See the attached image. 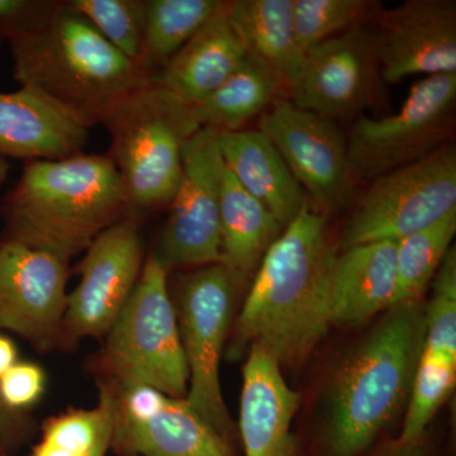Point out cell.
<instances>
[{
	"label": "cell",
	"mask_w": 456,
	"mask_h": 456,
	"mask_svg": "<svg viewBox=\"0 0 456 456\" xmlns=\"http://www.w3.org/2000/svg\"><path fill=\"white\" fill-rule=\"evenodd\" d=\"M51 0H0V44L28 26Z\"/></svg>",
	"instance_id": "cell-33"
},
{
	"label": "cell",
	"mask_w": 456,
	"mask_h": 456,
	"mask_svg": "<svg viewBox=\"0 0 456 456\" xmlns=\"http://www.w3.org/2000/svg\"><path fill=\"white\" fill-rule=\"evenodd\" d=\"M90 126L38 90L0 92V158L61 160L83 152Z\"/></svg>",
	"instance_id": "cell-17"
},
{
	"label": "cell",
	"mask_w": 456,
	"mask_h": 456,
	"mask_svg": "<svg viewBox=\"0 0 456 456\" xmlns=\"http://www.w3.org/2000/svg\"><path fill=\"white\" fill-rule=\"evenodd\" d=\"M455 107L456 73L432 75L412 86L398 112L358 117L346 139L354 178L371 182L452 143Z\"/></svg>",
	"instance_id": "cell-9"
},
{
	"label": "cell",
	"mask_w": 456,
	"mask_h": 456,
	"mask_svg": "<svg viewBox=\"0 0 456 456\" xmlns=\"http://www.w3.org/2000/svg\"><path fill=\"white\" fill-rule=\"evenodd\" d=\"M5 239L70 261L132 215L127 191L108 155L27 161L3 204Z\"/></svg>",
	"instance_id": "cell-2"
},
{
	"label": "cell",
	"mask_w": 456,
	"mask_h": 456,
	"mask_svg": "<svg viewBox=\"0 0 456 456\" xmlns=\"http://www.w3.org/2000/svg\"><path fill=\"white\" fill-rule=\"evenodd\" d=\"M424 346L434 355L456 360V251L450 248L435 274L424 308Z\"/></svg>",
	"instance_id": "cell-31"
},
{
	"label": "cell",
	"mask_w": 456,
	"mask_h": 456,
	"mask_svg": "<svg viewBox=\"0 0 456 456\" xmlns=\"http://www.w3.org/2000/svg\"><path fill=\"white\" fill-rule=\"evenodd\" d=\"M45 384V371L38 365L17 362L0 378V399L9 410L22 412L41 398Z\"/></svg>",
	"instance_id": "cell-32"
},
{
	"label": "cell",
	"mask_w": 456,
	"mask_h": 456,
	"mask_svg": "<svg viewBox=\"0 0 456 456\" xmlns=\"http://www.w3.org/2000/svg\"><path fill=\"white\" fill-rule=\"evenodd\" d=\"M386 84L456 73V2L407 0L370 22Z\"/></svg>",
	"instance_id": "cell-16"
},
{
	"label": "cell",
	"mask_w": 456,
	"mask_h": 456,
	"mask_svg": "<svg viewBox=\"0 0 456 456\" xmlns=\"http://www.w3.org/2000/svg\"><path fill=\"white\" fill-rule=\"evenodd\" d=\"M456 379V360L434 355L422 350L413 375L403 428L398 441L422 440L426 428L452 395Z\"/></svg>",
	"instance_id": "cell-28"
},
{
	"label": "cell",
	"mask_w": 456,
	"mask_h": 456,
	"mask_svg": "<svg viewBox=\"0 0 456 456\" xmlns=\"http://www.w3.org/2000/svg\"><path fill=\"white\" fill-rule=\"evenodd\" d=\"M397 242L350 246L338 254L332 272L331 325L358 326L389 310L395 293Z\"/></svg>",
	"instance_id": "cell-21"
},
{
	"label": "cell",
	"mask_w": 456,
	"mask_h": 456,
	"mask_svg": "<svg viewBox=\"0 0 456 456\" xmlns=\"http://www.w3.org/2000/svg\"><path fill=\"white\" fill-rule=\"evenodd\" d=\"M336 256L326 216L308 202L261 260L236 320L230 355L241 358L257 347L279 367L305 362L331 325Z\"/></svg>",
	"instance_id": "cell-1"
},
{
	"label": "cell",
	"mask_w": 456,
	"mask_h": 456,
	"mask_svg": "<svg viewBox=\"0 0 456 456\" xmlns=\"http://www.w3.org/2000/svg\"><path fill=\"white\" fill-rule=\"evenodd\" d=\"M384 84L377 42L368 23L305 51L288 99L294 106L338 122L358 118L379 104Z\"/></svg>",
	"instance_id": "cell-11"
},
{
	"label": "cell",
	"mask_w": 456,
	"mask_h": 456,
	"mask_svg": "<svg viewBox=\"0 0 456 456\" xmlns=\"http://www.w3.org/2000/svg\"><path fill=\"white\" fill-rule=\"evenodd\" d=\"M9 170H11V164L8 163L7 159L0 158V187L7 180Z\"/></svg>",
	"instance_id": "cell-38"
},
{
	"label": "cell",
	"mask_w": 456,
	"mask_h": 456,
	"mask_svg": "<svg viewBox=\"0 0 456 456\" xmlns=\"http://www.w3.org/2000/svg\"><path fill=\"white\" fill-rule=\"evenodd\" d=\"M257 130L274 143L310 203L322 215L350 206L356 180L338 122L279 97L261 114Z\"/></svg>",
	"instance_id": "cell-12"
},
{
	"label": "cell",
	"mask_w": 456,
	"mask_h": 456,
	"mask_svg": "<svg viewBox=\"0 0 456 456\" xmlns=\"http://www.w3.org/2000/svg\"><path fill=\"white\" fill-rule=\"evenodd\" d=\"M108 158L121 175L132 215L169 206L182 176L183 146L200 126L193 107L149 82L108 108Z\"/></svg>",
	"instance_id": "cell-5"
},
{
	"label": "cell",
	"mask_w": 456,
	"mask_h": 456,
	"mask_svg": "<svg viewBox=\"0 0 456 456\" xmlns=\"http://www.w3.org/2000/svg\"><path fill=\"white\" fill-rule=\"evenodd\" d=\"M218 142L227 169L283 228L310 202L277 147L260 130L218 132Z\"/></svg>",
	"instance_id": "cell-20"
},
{
	"label": "cell",
	"mask_w": 456,
	"mask_h": 456,
	"mask_svg": "<svg viewBox=\"0 0 456 456\" xmlns=\"http://www.w3.org/2000/svg\"><path fill=\"white\" fill-rule=\"evenodd\" d=\"M227 13L246 53L268 66L288 92L305 60L294 29L293 0H232Z\"/></svg>",
	"instance_id": "cell-22"
},
{
	"label": "cell",
	"mask_w": 456,
	"mask_h": 456,
	"mask_svg": "<svg viewBox=\"0 0 456 456\" xmlns=\"http://www.w3.org/2000/svg\"><path fill=\"white\" fill-rule=\"evenodd\" d=\"M221 264L245 281L283 232L272 212L255 200L224 165L221 191Z\"/></svg>",
	"instance_id": "cell-23"
},
{
	"label": "cell",
	"mask_w": 456,
	"mask_h": 456,
	"mask_svg": "<svg viewBox=\"0 0 456 456\" xmlns=\"http://www.w3.org/2000/svg\"><path fill=\"white\" fill-rule=\"evenodd\" d=\"M112 424L108 426L107 430L104 431L103 436H102L101 441H99L97 450H95L94 456H107L108 450H110V435H112Z\"/></svg>",
	"instance_id": "cell-37"
},
{
	"label": "cell",
	"mask_w": 456,
	"mask_h": 456,
	"mask_svg": "<svg viewBox=\"0 0 456 456\" xmlns=\"http://www.w3.org/2000/svg\"><path fill=\"white\" fill-rule=\"evenodd\" d=\"M246 55L224 2L220 11L152 77V82L194 107L226 82Z\"/></svg>",
	"instance_id": "cell-19"
},
{
	"label": "cell",
	"mask_w": 456,
	"mask_h": 456,
	"mask_svg": "<svg viewBox=\"0 0 456 456\" xmlns=\"http://www.w3.org/2000/svg\"><path fill=\"white\" fill-rule=\"evenodd\" d=\"M167 273L155 254L107 334L102 364L114 384H145L173 398L187 397L189 371Z\"/></svg>",
	"instance_id": "cell-6"
},
{
	"label": "cell",
	"mask_w": 456,
	"mask_h": 456,
	"mask_svg": "<svg viewBox=\"0 0 456 456\" xmlns=\"http://www.w3.org/2000/svg\"><path fill=\"white\" fill-rule=\"evenodd\" d=\"M224 161L218 132L200 128L183 146L182 176L155 256L167 270L221 263Z\"/></svg>",
	"instance_id": "cell-10"
},
{
	"label": "cell",
	"mask_w": 456,
	"mask_h": 456,
	"mask_svg": "<svg viewBox=\"0 0 456 456\" xmlns=\"http://www.w3.org/2000/svg\"><path fill=\"white\" fill-rule=\"evenodd\" d=\"M145 264L134 216L102 232L80 263V281L68 294L62 329L73 338L107 336L130 299Z\"/></svg>",
	"instance_id": "cell-14"
},
{
	"label": "cell",
	"mask_w": 456,
	"mask_h": 456,
	"mask_svg": "<svg viewBox=\"0 0 456 456\" xmlns=\"http://www.w3.org/2000/svg\"><path fill=\"white\" fill-rule=\"evenodd\" d=\"M455 233L456 209L431 226L397 242L395 293L392 307L402 303L419 302L452 248Z\"/></svg>",
	"instance_id": "cell-26"
},
{
	"label": "cell",
	"mask_w": 456,
	"mask_h": 456,
	"mask_svg": "<svg viewBox=\"0 0 456 456\" xmlns=\"http://www.w3.org/2000/svg\"><path fill=\"white\" fill-rule=\"evenodd\" d=\"M69 263L13 240L0 241V330L46 349L62 330Z\"/></svg>",
	"instance_id": "cell-15"
},
{
	"label": "cell",
	"mask_w": 456,
	"mask_h": 456,
	"mask_svg": "<svg viewBox=\"0 0 456 456\" xmlns=\"http://www.w3.org/2000/svg\"><path fill=\"white\" fill-rule=\"evenodd\" d=\"M222 0H145L143 65L152 77L218 11Z\"/></svg>",
	"instance_id": "cell-25"
},
{
	"label": "cell",
	"mask_w": 456,
	"mask_h": 456,
	"mask_svg": "<svg viewBox=\"0 0 456 456\" xmlns=\"http://www.w3.org/2000/svg\"><path fill=\"white\" fill-rule=\"evenodd\" d=\"M113 410L112 387L102 384L94 408L70 410L47 419L29 456H94L104 431L112 424Z\"/></svg>",
	"instance_id": "cell-27"
},
{
	"label": "cell",
	"mask_w": 456,
	"mask_h": 456,
	"mask_svg": "<svg viewBox=\"0 0 456 456\" xmlns=\"http://www.w3.org/2000/svg\"><path fill=\"white\" fill-rule=\"evenodd\" d=\"M455 209L456 149L452 142L371 180L345 224L342 248L401 241Z\"/></svg>",
	"instance_id": "cell-8"
},
{
	"label": "cell",
	"mask_w": 456,
	"mask_h": 456,
	"mask_svg": "<svg viewBox=\"0 0 456 456\" xmlns=\"http://www.w3.org/2000/svg\"><path fill=\"white\" fill-rule=\"evenodd\" d=\"M13 77L79 116L90 127L131 90L151 82L69 2L49 7L8 40Z\"/></svg>",
	"instance_id": "cell-3"
},
{
	"label": "cell",
	"mask_w": 456,
	"mask_h": 456,
	"mask_svg": "<svg viewBox=\"0 0 456 456\" xmlns=\"http://www.w3.org/2000/svg\"><path fill=\"white\" fill-rule=\"evenodd\" d=\"M31 435V425L25 416L9 410L0 399V456H12Z\"/></svg>",
	"instance_id": "cell-34"
},
{
	"label": "cell",
	"mask_w": 456,
	"mask_h": 456,
	"mask_svg": "<svg viewBox=\"0 0 456 456\" xmlns=\"http://www.w3.org/2000/svg\"><path fill=\"white\" fill-rule=\"evenodd\" d=\"M283 90L277 75L256 57L246 55L235 73L193 107L202 128L217 132L244 130L246 123L263 114Z\"/></svg>",
	"instance_id": "cell-24"
},
{
	"label": "cell",
	"mask_w": 456,
	"mask_h": 456,
	"mask_svg": "<svg viewBox=\"0 0 456 456\" xmlns=\"http://www.w3.org/2000/svg\"><path fill=\"white\" fill-rule=\"evenodd\" d=\"M110 450L134 456H237L233 443L198 415L185 398L145 384H114Z\"/></svg>",
	"instance_id": "cell-13"
},
{
	"label": "cell",
	"mask_w": 456,
	"mask_h": 456,
	"mask_svg": "<svg viewBox=\"0 0 456 456\" xmlns=\"http://www.w3.org/2000/svg\"><path fill=\"white\" fill-rule=\"evenodd\" d=\"M382 3L373 0H293V22L305 53L321 42L360 25H368Z\"/></svg>",
	"instance_id": "cell-29"
},
{
	"label": "cell",
	"mask_w": 456,
	"mask_h": 456,
	"mask_svg": "<svg viewBox=\"0 0 456 456\" xmlns=\"http://www.w3.org/2000/svg\"><path fill=\"white\" fill-rule=\"evenodd\" d=\"M422 346L424 311L402 303L344 360L327 408L329 456L362 455L391 424L410 395Z\"/></svg>",
	"instance_id": "cell-4"
},
{
	"label": "cell",
	"mask_w": 456,
	"mask_h": 456,
	"mask_svg": "<svg viewBox=\"0 0 456 456\" xmlns=\"http://www.w3.org/2000/svg\"><path fill=\"white\" fill-rule=\"evenodd\" d=\"M69 3L119 53L145 68V0H69Z\"/></svg>",
	"instance_id": "cell-30"
},
{
	"label": "cell",
	"mask_w": 456,
	"mask_h": 456,
	"mask_svg": "<svg viewBox=\"0 0 456 456\" xmlns=\"http://www.w3.org/2000/svg\"><path fill=\"white\" fill-rule=\"evenodd\" d=\"M377 456H428L422 440L416 443L395 441L384 448Z\"/></svg>",
	"instance_id": "cell-35"
},
{
	"label": "cell",
	"mask_w": 456,
	"mask_h": 456,
	"mask_svg": "<svg viewBox=\"0 0 456 456\" xmlns=\"http://www.w3.org/2000/svg\"><path fill=\"white\" fill-rule=\"evenodd\" d=\"M16 345L8 336L0 334V378L18 362Z\"/></svg>",
	"instance_id": "cell-36"
},
{
	"label": "cell",
	"mask_w": 456,
	"mask_h": 456,
	"mask_svg": "<svg viewBox=\"0 0 456 456\" xmlns=\"http://www.w3.org/2000/svg\"><path fill=\"white\" fill-rule=\"evenodd\" d=\"M301 395L285 382L281 367L251 347L242 369L239 430L244 456H301L292 425Z\"/></svg>",
	"instance_id": "cell-18"
},
{
	"label": "cell",
	"mask_w": 456,
	"mask_h": 456,
	"mask_svg": "<svg viewBox=\"0 0 456 456\" xmlns=\"http://www.w3.org/2000/svg\"><path fill=\"white\" fill-rule=\"evenodd\" d=\"M224 264L198 266L178 278L176 316L189 371L188 403L233 443L235 425L222 395L220 365L239 285Z\"/></svg>",
	"instance_id": "cell-7"
},
{
	"label": "cell",
	"mask_w": 456,
	"mask_h": 456,
	"mask_svg": "<svg viewBox=\"0 0 456 456\" xmlns=\"http://www.w3.org/2000/svg\"><path fill=\"white\" fill-rule=\"evenodd\" d=\"M122 456H134V455H122Z\"/></svg>",
	"instance_id": "cell-39"
}]
</instances>
